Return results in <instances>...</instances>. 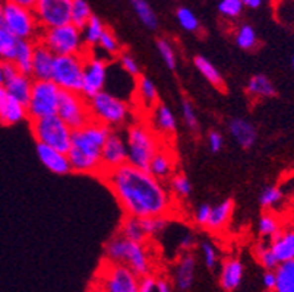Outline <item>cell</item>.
Returning a JSON list of instances; mask_svg holds the SVG:
<instances>
[{
  "instance_id": "obj_40",
  "label": "cell",
  "mask_w": 294,
  "mask_h": 292,
  "mask_svg": "<svg viewBox=\"0 0 294 292\" xmlns=\"http://www.w3.org/2000/svg\"><path fill=\"white\" fill-rule=\"evenodd\" d=\"M97 47L98 48H101L102 51H105V53H107L108 56H111V57H116V56L119 57V54L122 53V45H120V42H119L116 34L113 33L111 30H108V28H105L104 34L101 35Z\"/></svg>"
},
{
  "instance_id": "obj_54",
  "label": "cell",
  "mask_w": 294,
  "mask_h": 292,
  "mask_svg": "<svg viewBox=\"0 0 294 292\" xmlns=\"http://www.w3.org/2000/svg\"><path fill=\"white\" fill-rule=\"evenodd\" d=\"M262 282L266 291H275L277 287V276L274 270H265L262 275Z\"/></svg>"
},
{
  "instance_id": "obj_7",
  "label": "cell",
  "mask_w": 294,
  "mask_h": 292,
  "mask_svg": "<svg viewBox=\"0 0 294 292\" xmlns=\"http://www.w3.org/2000/svg\"><path fill=\"white\" fill-rule=\"evenodd\" d=\"M38 42L44 44L54 56H75L87 51L82 31L73 24L43 30Z\"/></svg>"
},
{
  "instance_id": "obj_33",
  "label": "cell",
  "mask_w": 294,
  "mask_h": 292,
  "mask_svg": "<svg viewBox=\"0 0 294 292\" xmlns=\"http://www.w3.org/2000/svg\"><path fill=\"white\" fill-rule=\"evenodd\" d=\"M104 31H105V27H104L102 21L98 16L93 15L91 19L88 21V24L85 25V28L82 30V38H84V44H85L87 51L97 47L99 38L104 34Z\"/></svg>"
},
{
  "instance_id": "obj_17",
  "label": "cell",
  "mask_w": 294,
  "mask_h": 292,
  "mask_svg": "<svg viewBox=\"0 0 294 292\" xmlns=\"http://www.w3.org/2000/svg\"><path fill=\"white\" fill-rule=\"evenodd\" d=\"M28 119L27 107L9 97L6 88L0 85V126H13Z\"/></svg>"
},
{
  "instance_id": "obj_58",
  "label": "cell",
  "mask_w": 294,
  "mask_h": 292,
  "mask_svg": "<svg viewBox=\"0 0 294 292\" xmlns=\"http://www.w3.org/2000/svg\"><path fill=\"white\" fill-rule=\"evenodd\" d=\"M6 83V72H4V63L0 60V85Z\"/></svg>"
},
{
  "instance_id": "obj_29",
  "label": "cell",
  "mask_w": 294,
  "mask_h": 292,
  "mask_svg": "<svg viewBox=\"0 0 294 292\" xmlns=\"http://www.w3.org/2000/svg\"><path fill=\"white\" fill-rule=\"evenodd\" d=\"M246 94L252 99H261V98L275 97L277 89L268 76L253 75L246 83Z\"/></svg>"
},
{
  "instance_id": "obj_18",
  "label": "cell",
  "mask_w": 294,
  "mask_h": 292,
  "mask_svg": "<svg viewBox=\"0 0 294 292\" xmlns=\"http://www.w3.org/2000/svg\"><path fill=\"white\" fill-rule=\"evenodd\" d=\"M229 133L233 140L243 149H250L258 140V130L255 125L242 117H233L229 122Z\"/></svg>"
},
{
  "instance_id": "obj_45",
  "label": "cell",
  "mask_w": 294,
  "mask_h": 292,
  "mask_svg": "<svg viewBox=\"0 0 294 292\" xmlns=\"http://www.w3.org/2000/svg\"><path fill=\"white\" fill-rule=\"evenodd\" d=\"M157 50L163 59V62L170 70H176L177 67V56L176 51L173 48V45L170 44V41H167L165 38H158L157 40Z\"/></svg>"
},
{
  "instance_id": "obj_28",
  "label": "cell",
  "mask_w": 294,
  "mask_h": 292,
  "mask_svg": "<svg viewBox=\"0 0 294 292\" xmlns=\"http://www.w3.org/2000/svg\"><path fill=\"white\" fill-rule=\"evenodd\" d=\"M135 92L138 95L139 99V104L144 105L145 110H152L160 101H158V91H157V86L155 83L147 78V76H139L136 79V88H135Z\"/></svg>"
},
{
  "instance_id": "obj_3",
  "label": "cell",
  "mask_w": 294,
  "mask_h": 292,
  "mask_svg": "<svg viewBox=\"0 0 294 292\" xmlns=\"http://www.w3.org/2000/svg\"><path fill=\"white\" fill-rule=\"evenodd\" d=\"M104 256L107 261L125 264L139 278L151 275L152 261L145 243L129 241L120 234H116L105 243Z\"/></svg>"
},
{
  "instance_id": "obj_34",
  "label": "cell",
  "mask_w": 294,
  "mask_h": 292,
  "mask_svg": "<svg viewBox=\"0 0 294 292\" xmlns=\"http://www.w3.org/2000/svg\"><path fill=\"white\" fill-rule=\"evenodd\" d=\"M93 16V10L87 0H72L70 9V24H73L81 31L85 28L88 21Z\"/></svg>"
},
{
  "instance_id": "obj_31",
  "label": "cell",
  "mask_w": 294,
  "mask_h": 292,
  "mask_svg": "<svg viewBox=\"0 0 294 292\" xmlns=\"http://www.w3.org/2000/svg\"><path fill=\"white\" fill-rule=\"evenodd\" d=\"M274 272L277 276L275 292H294V260L280 263Z\"/></svg>"
},
{
  "instance_id": "obj_53",
  "label": "cell",
  "mask_w": 294,
  "mask_h": 292,
  "mask_svg": "<svg viewBox=\"0 0 294 292\" xmlns=\"http://www.w3.org/2000/svg\"><path fill=\"white\" fill-rule=\"evenodd\" d=\"M157 278L152 275H147L139 278V292H155Z\"/></svg>"
},
{
  "instance_id": "obj_41",
  "label": "cell",
  "mask_w": 294,
  "mask_h": 292,
  "mask_svg": "<svg viewBox=\"0 0 294 292\" xmlns=\"http://www.w3.org/2000/svg\"><path fill=\"white\" fill-rule=\"evenodd\" d=\"M170 190L176 197L186 199L192 193V183L185 174H173L170 178Z\"/></svg>"
},
{
  "instance_id": "obj_50",
  "label": "cell",
  "mask_w": 294,
  "mask_h": 292,
  "mask_svg": "<svg viewBox=\"0 0 294 292\" xmlns=\"http://www.w3.org/2000/svg\"><path fill=\"white\" fill-rule=\"evenodd\" d=\"M211 209H212V205H209V203H202L197 206V209L194 213V221L197 227H206L209 215H211Z\"/></svg>"
},
{
  "instance_id": "obj_42",
  "label": "cell",
  "mask_w": 294,
  "mask_h": 292,
  "mask_svg": "<svg viewBox=\"0 0 294 292\" xmlns=\"http://www.w3.org/2000/svg\"><path fill=\"white\" fill-rule=\"evenodd\" d=\"M142 229L147 235V238H155L158 235H161L164 231L168 227V219L167 216L161 218H145L141 219Z\"/></svg>"
},
{
  "instance_id": "obj_13",
  "label": "cell",
  "mask_w": 294,
  "mask_h": 292,
  "mask_svg": "<svg viewBox=\"0 0 294 292\" xmlns=\"http://www.w3.org/2000/svg\"><path fill=\"white\" fill-rule=\"evenodd\" d=\"M72 0H37L33 10L43 30L70 24Z\"/></svg>"
},
{
  "instance_id": "obj_24",
  "label": "cell",
  "mask_w": 294,
  "mask_h": 292,
  "mask_svg": "<svg viewBox=\"0 0 294 292\" xmlns=\"http://www.w3.org/2000/svg\"><path fill=\"white\" fill-rule=\"evenodd\" d=\"M269 247L280 263L294 260V229L277 232L271 238Z\"/></svg>"
},
{
  "instance_id": "obj_12",
  "label": "cell",
  "mask_w": 294,
  "mask_h": 292,
  "mask_svg": "<svg viewBox=\"0 0 294 292\" xmlns=\"http://www.w3.org/2000/svg\"><path fill=\"white\" fill-rule=\"evenodd\" d=\"M57 116L65 122L72 130L84 127L91 122L88 99L78 92L62 91L59 98Z\"/></svg>"
},
{
  "instance_id": "obj_22",
  "label": "cell",
  "mask_w": 294,
  "mask_h": 292,
  "mask_svg": "<svg viewBox=\"0 0 294 292\" xmlns=\"http://www.w3.org/2000/svg\"><path fill=\"white\" fill-rule=\"evenodd\" d=\"M245 273V266L237 257L224 260L220 272V287L224 292H234L242 284Z\"/></svg>"
},
{
  "instance_id": "obj_27",
  "label": "cell",
  "mask_w": 294,
  "mask_h": 292,
  "mask_svg": "<svg viewBox=\"0 0 294 292\" xmlns=\"http://www.w3.org/2000/svg\"><path fill=\"white\" fill-rule=\"evenodd\" d=\"M34 48H35V41H28V40H18L15 56L12 63L16 66L19 73L31 76L33 72V57Z\"/></svg>"
},
{
  "instance_id": "obj_49",
  "label": "cell",
  "mask_w": 294,
  "mask_h": 292,
  "mask_svg": "<svg viewBox=\"0 0 294 292\" xmlns=\"http://www.w3.org/2000/svg\"><path fill=\"white\" fill-rule=\"evenodd\" d=\"M242 0H221L218 3V12L226 18H237L243 10Z\"/></svg>"
},
{
  "instance_id": "obj_43",
  "label": "cell",
  "mask_w": 294,
  "mask_h": 292,
  "mask_svg": "<svg viewBox=\"0 0 294 292\" xmlns=\"http://www.w3.org/2000/svg\"><path fill=\"white\" fill-rule=\"evenodd\" d=\"M281 228L278 224V219L271 213H262L258 222V232L262 238H272L277 232H280Z\"/></svg>"
},
{
  "instance_id": "obj_57",
  "label": "cell",
  "mask_w": 294,
  "mask_h": 292,
  "mask_svg": "<svg viewBox=\"0 0 294 292\" xmlns=\"http://www.w3.org/2000/svg\"><path fill=\"white\" fill-rule=\"evenodd\" d=\"M10 1H15V3H18V4H21V6H25V7L33 9L37 0H10Z\"/></svg>"
},
{
  "instance_id": "obj_61",
  "label": "cell",
  "mask_w": 294,
  "mask_h": 292,
  "mask_svg": "<svg viewBox=\"0 0 294 292\" xmlns=\"http://www.w3.org/2000/svg\"><path fill=\"white\" fill-rule=\"evenodd\" d=\"M266 292H275V291H266Z\"/></svg>"
},
{
  "instance_id": "obj_46",
  "label": "cell",
  "mask_w": 294,
  "mask_h": 292,
  "mask_svg": "<svg viewBox=\"0 0 294 292\" xmlns=\"http://www.w3.org/2000/svg\"><path fill=\"white\" fill-rule=\"evenodd\" d=\"M119 66L122 67V70L125 73H128L135 79H138L141 76V66L136 62V59L128 51H122L119 54Z\"/></svg>"
},
{
  "instance_id": "obj_36",
  "label": "cell",
  "mask_w": 294,
  "mask_h": 292,
  "mask_svg": "<svg viewBox=\"0 0 294 292\" xmlns=\"http://www.w3.org/2000/svg\"><path fill=\"white\" fill-rule=\"evenodd\" d=\"M18 38L10 34L0 24V60L1 62H12L16 50Z\"/></svg>"
},
{
  "instance_id": "obj_19",
  "label": "cell",
  "mask_w": 294,
  "mask_h": 292,
  "mask_svg": "<svg viewBox=\"0 0 294 292\" xmlns=\"http://www.w3.org/2000/svg\"><path fill=\"white\" fill-rule=\"evenodd\" d=\"M196 257L192 251L182 253L174 269V285L180 292H188L195 281Z\"/></svg>"
},
{
  "instance_id": "obj_4",
  "label": "cell",
  "mask_w": 294,
  "mask_h": 292,
  "mask_svg": "<svg viewBox=\"0 0 294 292\" xmlns=\"http://www.w3.org/2000/svg\"><path fill=\"white\" fill-rule=\"evenodd\" d=\"M126 146L128 164L148 171L151 160L160 151L158 134L151 129L149 125L133 122L126 130Z\"/></svg>"
},
{
  "instance_id": "obj_30",
  "label": "cell",
  "mask_w": 294,
  "mask_h": 292,
  "mask_svg": "<svg viewBox=\"0 0 294 292\" xmlns=\"http://www.w3.org/2000/svg\"><path fill=\"white\" fill-rule=\"evenodd\" d=\"M194 65H195V67L197 69V72H199L212 86H215V88H218V89H221V91L226 88V82H224L223 75L220 73V70L212 65L206 57H203V56H195Z\"/></svg>"
},
{
  "instance_id": "obj_55",
  "label": "cell",
  "mask_w": 294,
  "mask_h": 292,
  "mask_svg": "<svg viewBox=\"0 0 294 292\" xmlns=\"http://www.w3.org/2000/svg\"><path fill=\"white\" fill-rule=\"evenodd\" d=\"M155 292H173L171 284L165 278H157V288Z\"/></svg>"
},
{
  "instance_id": "obj_6",
  "label": "cell",
  "mask_w": 294,
  "mask_h": 292,
  "mask_svg": "<svg viewBox=\"0 0 294 292\" xmlns=\"http://www.w3.org/2000/svg\"><path fill=\"white\" fill-rule=\"evenodd\" d=\"M0 24L18 40H28L37 42L43 33V28L40 27L33 9L21 6L10 0H4L1 3Z\"/></svg>"
},
{
  "instance_id": "obj_8",
  "label": "cell",
  "mask_w": 294,
  "mask_h": 292,
  "mask_svg": "<svg viewBox=\"0 0 294 292\" xmlns=\"http://www.w3.org/2000/svg\"><path fill=\"white\" fill-rule=\"evenodd\" d=\"M31 130L37 143H43L56 151L67 154L73 130L57 114L31 122Z\"/></svg>"
},
{
  "instance_id": "obj_52",
  "label": "cell",
  "mask_w": 294,
  "mask_h": 292,
  "mask_svg": "<svg viewBox=\"0 0 294 292\" xmlns=\"http://www.w3.org/2000/svg\"><path fill=\"white\" fill-rule=\"evenodd\" d=\"M196 244V237L192 234V232H185L182 235V238L179 240V250L182 253H189L192 251V249L195 247Z\"/></svg>"
},
{
  "instance_id": "obj_56",
  "label": "cell",
  "mask_w": 294,
  "mask_h": 292,
  "mask_svg": "<svg viewBox=\"0 0 294 292\" xmlns=\"http://www.w3.org/2000/svg\"><path fill=\"white\" fill-rule=\"evenodd\" d=\"M245 6L250 7V9H258L261 6L262 0H242Z\"/></svg>"
},
{
  "instance_id": "obj_62",
  "label": "cell",
  "mask_w": 294,
  "mask_h": 292,
  "mask_svg": "<svg viewBox=\"0 0 294 292\" xmlns=\"http://www.w3.org/2000/svg\"><path fill=\"white\" fill-rule=\"evenodd\" d=\"M0 1H4V0H0Z\"/></svg>"
},
{
  "instance_id": "obj_20",
  "label": "cell",
  "mask_w": 294,
  "mask_h": 292,
  "mask_svg": "<svg viewBox=\"0 0 294 292\" xmlns=\"http://www.w3.org/2000/svg\"><path fill=\"white\" fill-rule=\"evenodd\" d=\"M56 56L41 42H35L33 57V72L31 78L34 81H51L53 67Z\"/></svg>"
},
{
  "instance_id": "obj_5",
  "label": "cell",
  "mask_w": 294,
  "mask_h": 292,
  "mask_svg": "<svg viewBox=\"0 0 294 292\" xmlns=\"http://www.w3.org/2000/svg\"><path fill=\"white\" fill-rule=\"evenodd\" d=\"M91 120L105 125L111 130L129 123L132 117L131 104L108 91H101L88 99Z\"/></svg>"
},
{
  "instance_id": "obj_48",
  "label": "cell",
  "mask_w": 294,
  "mask_h": 292,
  "mask_svg": "<svg viewBox=\"0 0 294 292\" xmlns=\"http://www.w3.org/2000/svg\"><path fill=\"white\" fill-rule=\"evenodd\" d=\"M200 253H202L205 266H206L209 270H214V269L217 267V263H218V251H217L215 246H214L211 241L203 240V241L200 243Z\"/></svg>"
},
{
  "instance_id": "obj_16",
  "label": "cell",
  "mask_w": 294,
  "mask_h": 292,
  "mask_svg": "<svg viewBox=\"0 0 294 292\" xmlns=\"http://www.w3.org/2000/svg\"><path fill=\"white\" fill-rule=\"evenodd\" d=\"M37 157L40 163L43 164L50 172L56 175H67L72 172V167L69 163L67 154L56 151L50 146H46L43 143H37Z\"/></svg>"
},
{
  "instance_id": "obj_9",
  "label": "cell",
  "mask_w": 294,
  "mask_h": 292,
  "mask_svg": "<svg viewBox=\"0 0 294 292\" xmlns=\"http://www.w3.org/2000/svg\"><path fill=\"white\" fill-rule=\"evenodd\" d=\"M62 89L53 81H34L31 98L27 104L28 119L34 122L57 114Z\"/></svg>"
},
{
  "instance_id": "obj_11",
  "label": "cell",
  "mask_w": 294,
  "mask_h": 292,
  "mask_svg": "<svg viewBox=\"0 0 294 292\" xmlns=\"http://www.w3.org/2000/svg\"><path fill=\"white\" fill-rule=\"evenodd\" d=\"M98 279L101 292H139V276L125 264L104 260Z\"/></svg>"
},
{
  "instance_id": "obj_21",
  "label": "cell",
  "mask_w": 294,
  "mask_h": 292,
  "mask_svg": "<svg viewBox=\"0 0 294 292\" xmlns=\"http://www.w3.org/2000/svg\"><path fill=\"white\" fill-rule=\"evenodd\" d=\"M151 129L157 134L173 136L177 130V119L174 113L163 102H158L151 111Z\"/></svg>"
},
{
  "instance_id": "obj_23",
  "label": "cell",
  "mask_w": 294,
  "mask_h": 292,
  "mask_svg": "<svg viewBox=\"0 0 294 292\" xmlns=\"http://www.w3.org/2000/svg\"><path fill=\"white\" fill-rule=\"evenodd\" d=\"M34 79L28 75L24 73H16L13 78L7 79L6 83L3 85L9 94V97L13 98L15 101L21 102L22 105L27 107L30 98H31V89H33Z\"/></svg>"
},
{
  "instance_id": "obj_10",
  "label": "cell",
  "mask_w": 294,
  "mask_h": 292,
  "mask_svg": "<svg viewBox=\"0 0 294 292\" xmlns=\"http://www.w3.org/2000/svg\"><path fill=\"white\" fill-rule=\"evenodd\" d=\"M85 54L87 51L84 54H75V56H56L51 81L62 91L81 94L84 67H85Z\"/></svg>"
},
{
  "instance_id": "obj_26",
  "label": "cell",
  "mask_w": 294,
  "mask_h": 292,
  "mask_svg": "<svg viewBox=\"0 0 294 292\" xmlns=\"http://www.w3.org/2000/svg\"><path fill=\"white\" fill-rule=\"evenodd\" d=\"M173 171H174V158L171 152L160 148V151L154 155V158L149 163L148 172L155 178H158L160 181H164L173 177Z\"/></svg>"
},
{
  "instance_id": "obj_25",
  "label": "cell",
  "mask_w": 294,
  "mask_h": 292,
  "mask_svg": "<svg viewBox=\"0 0 294 292\" xmlns=\"http://www.w3.org/2000/svg\"><path fill=\"white\" fill-rule=\"evenodd\" d=\"M233 210H234V202L233 199H224L220 203L214 205L211 209V215L206 224V229L212 231V232H218L230 222L231 216H233Z\"/></svg>"
},
{
  "instance_id": "obj_44",
  "label": "cell",
  "mask_w": 294,
  "mask_h": 292,
  "mask_svg": "<svg viewBox=\"0 0 294 292\" xmlns=\"http://www.w3.org/2000/svg\"><path fill=\"white\" fill-rule=\"evenodd\" d=\"M176 16H177L179 25L185 31H188V33H196L199 30V21H197L196 15L191 9H188V7H179Z\"/></svg>"
},
{
  "instance_id": "obj_59",
  "label": "cell",
  "mask_w": 294,
  "mask_h": 292,
  "mask_svg": "<svg viewBox=\"0 0 294 292\" xmlns=\"http://www.w3.org/2000/svg\"><path fill=\"white\" fill-rule=\"evenodd\" d=\"M1 3H3V1H0V19H1Z\"/></svg>"
},
{
  "instance_id": "obj_38",
  "label": "cell",
  "mask_w": 294,
  "mask_h": 292,
  "mask_svg": "<svg viewBox=\"0 0 294 292\" xmlns=\"http://www.w3.org/2000/svg\"><path fill=\"white\" fill-rule=\"evenodd\" d=\"M236 44L242 50H255L258 45V35L253 27L242 25L236 33Z\"/></svg>"
},
{
  "instance_id": "obj_32",
  "label": "cell",
  "mask_w": 294,
  "mask_h": 292,
  "mask_svg": "<svg viewBox=\"0 0 294 292\" xmlns=\"http://www.w3.org/2000/svg\"><path fill=\"white\" fill-rule=\"evenodd\" d=\"M123 238L129 240V241H135V243H145L148 238L142 229V224L141 219L133 218V216H125L120 227H119V232Z\"/></svg>"
},
{
  "instance_id": "obj_2",
  "label": "cell",
  "mask_w": 294,
  "mask_h": 292,
  "mask_svg": "<svg viewBox=\"0 0 294 292\" xmlns=\"http://www.w3.org/2000/svg\"><path fill=\"white\" fill-rule=\"evenodd\" d=\"M113 130L91 120L88 125L72 133L70 148L67 158L72 167V172L90 174L102 177V148Z\"/></svg>"
},
{
  "instance_id": "obj_60",
  "label": "cell",
  "mask_w": 294,
  "mask_h": 292,
  "mask_svg": "<svg viewBox=\"0 0 294 292\" xmlns=\"http://www.w3.org/2000/svg\"><path fill=\"white\" fill-rule=\"evenodd\" d=\"M293 67H294V57H293Z\"/></svg>"
},
{
  "instance_id": "obj_35",
  "label": "cell",
  "mask_w": 294,
  "mask_h": 292,
  "mask_svg": "<svg viewBox=\"0 0 294 292\" xmlns=\"http://www.w3.org/2000/svg\"><path fill=\"white\" fill-rule=\"evenodd\" d=\"M131 3L135 13L139 18V21L148 30L155 31L158 28V19H157V15L154 13V10L151 9L149 3L147 0H131Z\"/></svg>"
},
{
  "instance_id": "obj_51",
  "label": "cell",
  "mask_w": 294,
  "mask_h": 292,
  "mask_svg": "<svg viewBox=\"0 0 294 292\" xmlns=\"http://www.w3.org/2000/svg\"><path fill=\"white\" fill-rule=\"evenodd\" d=\"M208 148L212 154H218L224 148V136L217 130L209 131L208 133Z\"/></svg>"
},
{
  "instance_id": "obj_47",
  "label": "cell",
  "mask_w": 294,
  "mask_h": 292,
  "mask_svg": "<svg viewBox=\"0 0 294 292\" xmlns=\"http://www.w3.org/2000/svg\"><path fill=\"white\" fill-rule=\"evenodd\" d=\"M283 199V192L280 187L277 186H269V187H265L259 195V203L261 206H263L265 209L268 208H272L274 205L280 203Z\"/></svg>"
},
{
  "instance_id": "obj_14",
  "label": "cell",
  "mask_w": 294,
  "mask_h": 292,
  "mask_svg": "<svg viewBox=\"0 0 294 292\" xmlns=\"http://www.w3.org/2000/svg\"><path fill=\"white\" fill-rule=\"evenodd\" d=\"M107 78H108V63L105 62V59L97 57L94 54L90 56V53L87 51L81 94L87 99L97 95L98 92L104 91Z\"/></svg>"
},
{
  "instance_id": "obj_39",
  "label": "cell",
  "mask_w": 294,
  "mask_h": 292,
  "mask_svg": "<svg viewBox=\"0 0 294 292\" xmlns=\"http://www.w3.org/2000/svg\"><path fill=\"white\" fill-rule=\"evenodd\" d=\"M255 257L258 260V263L261 264L265 270H275L280 264V261L277 260L275 254L272 253L271 247L266 246L265 243H259L255 247Z\"/></svg>"
},
{
  "instance_id": "obj_1",
  "label": "cell",
  "mask_w": 294,
  "mask_h": 292,
  "mask_svg": "<svg viewBox=\"0 0 294 292\" xmlns=\"http://www.w3.org/2000/svg\"><path fill=\"white\" fill-rule=\"evenodd\" d=\"M126 216L138 219L167 216L173 208L170 190L148 171L125 164L102 174Z\"/></svg>"
},
{
  "instance_id": "obj_15",
  "label": "cell",
  "mask_w": 294,
  "mask_h": 292,
  "mask_svg": "<svg viewBox=\"0 0 294 292\" xmlns=\"http://www.w3.org/2000/svg\"><path fill=\"white\" fill-rule=\"evenodd\" d=\"M102 169L104 172L116 169L125 164H128V146H126V139L117 131L113 130L108 139L104 143L102 148Z\"/></svg>"
},
{
  "instance_id": "obj_37",
  "label": "cell",
  "mask_w": 294,
  "mask_h": 292,
  "mask_svg": "<svg viewBox=\"0 0 294 292\" xmlns=\"http://www.w3.org/2000/svg\"><path fill=\"white\" fill-rule=\"evenodd\" d=\"M182 116L186 125V129L189 130L192 134H197L200 130V125H199V119H197V113H196L195 105L192 104V101L189 98H182Z\"/></svg>"
}]
</instances>
